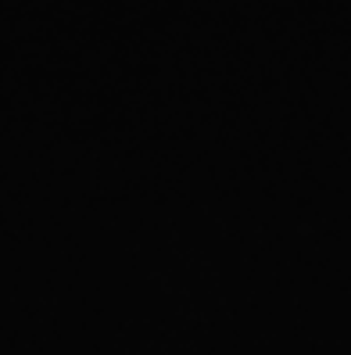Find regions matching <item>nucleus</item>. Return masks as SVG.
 <instances>
[]
</instances>
